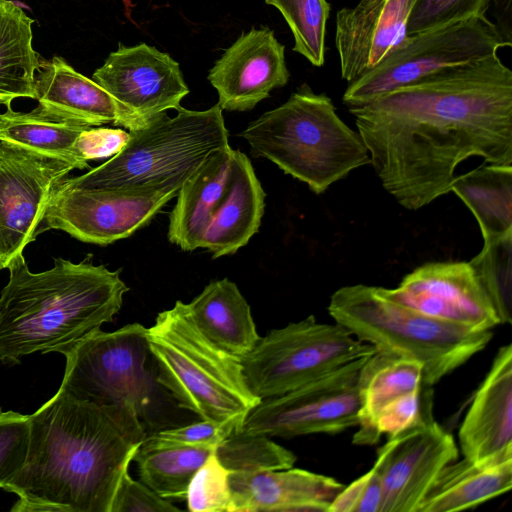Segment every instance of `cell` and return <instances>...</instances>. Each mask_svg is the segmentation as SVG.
<instances>
[{"instance_id": "6da1fadb", "label": "cell", "mask_w": 512, "mask_h": 512, "mask_svg": "<svg viewBox=\"0 0 512 512\" xmlns=\"http://www.w3.org/2000/svg\"><path fill=\"white\" fill-rule=\"evenodd\" d=\"M383 188L418 210L470 157L512 165V71L497 54L447 67L349 108Z\"/></svg>"}, {"instance_id": "7a4b0ae2", "label": "cell", "mask_w": 512, "mask_h": 512, "mask_svg": "<svg viewBox=\"0 0 512 512\" xmlns=\"http://www.w3.org/2000/svg\"><path fill=\"white\" fill-rule=\"evenodd\" d=\"M147 436L135 412L100 406L61 390L30 415L28 452L3 487L12 512H111L133 457Z\"/></svg>"}, {"instance_id": "3957f363", "label": "cell", "mask_w": 512, "mask_h": 512, "mask_svg": "<svg viewBox=\"0 0 512 512\" xmlns=\"http://www.w3.org/2000/svg\"><path fill=\"white\" fill-rule=\"evenodd\" d=\"M0 292V362L18 364L23 356L54 352L113 320L129 290L111 271L56 258L53 267L31 272L23 254L8 266Z\"/></svg>"}, {"instance_id": "277c9868", "label": "cell", "mask_w": 512, "mask_h": 512, "mask_svg": "<svg viewBox=\"0 0 512 512\" xmlns=\"http://www.w3.org/2000/svg\"><path fill=\"white\" fill-rule=\"evenodd\" d=\"M239 136L247 140L255 157L270 160L315 194L370 164L359 133L339 118L330 97L315 93L306 83Z\"/></svg>"}, {"instance_id": "5b68a950", "label": "cell", "mask_w": 512, "mask_h": 512, "mask_svg": "<svg viewBox=\"0 0 512 512\" xmlns=\"http://www.w3.org/2000/svg\"><path fill=\"white\" fill-rule=\"evenodd\" d=\"M327 310L336 323L376 351L419 362L425 387L462 366L493 336L492 330L425 315L391 299L377 286H344L333 293Z\"/></svg>"}, {"instance_id": "8992f818", "label": "cell", "mask_w": 512, "mask_h": 512, "mask_svg": "<svg viewBox=\"0 0 512 512\" xmlns=\"http://www.w3.org/2000/svg\"><path fill=\"white\" fill-rule=\"evenodd\" d=\"M147 333L142 324L131 323L112 332L97 329L57 348L54 352L66 358L59 390L100 406L131 408L147 435L167 428L169 412L178 405L157 381Z\"/></svg>"}, {"instance_id": "52a82bcc", "label": "cell", "mask_w": 512, "mask_h": 512, "mask_svg": "<svg viewBox=\"0 0 512 512\" xmlns=\"http://www.w3.org/2000/svg\"><path fill=\"white\" fill-rule=\"evenodd\" d=\"M157 381L181 409L202 420L246 415L261 401L250 390L241 363L197 327L186 303L160 312L148 328Z\"/></svg>"}, {"instance_id": "ba28073f", "label": "cell", "mask_w": 512, "mask_h": 512, "mask_svg": "<svg viewBox=\"0 0 512 512\" xmlns=\"http://www.w3.org/2000/svg\"><path fill=\"white\" fill-rule=\"evenodd\" d=\"M229 146L222 109L180 107L174 117L166 112L129 130L122 150L89 172L65 178L77 189L151 188L179 191L185 180L214 151Z\"/></svg>"}, {"instance_id": "9c48e42d", "label": "cell", "mask_w": 512, "mask_h": 512, "mask_svg": "<svg viewBox=\"0 0 512 512\" xmlns=\"http://www.w3.org/2000/svg\"><path fill=\"white\" fill-rule=\"evenodd\" d=\"M376 349L338 323L317 322L313 315L270 330L241 358L247 384L260 400L306 384Z\"/></svg>"}, {"instance_id": "30bf717a", "label": "cell", "mask_w": 512, "mask_h": 512, "mask_svg": "<svg viewBox=\"0 0 512 512\" xmlns=\"http://www.w3.org/2000/svg\"><path fill=\"white\" fill-rule=\"evenodd\" d=\"M511 46L486 16L406 35L376 67L348 83L342 101L348 108L359 107L441 69Z\"/></svg>"}, {"instance_id": "8fae6325", "label": "cell", "mask_w": 512, "mask_h": 512, "mask_svg": "<svg viewBox=\"0 0 512 512\" xmlns=\"http://www.w3.org/2000/svg\"><path fill=\"white\" fill-rule=\"evenodd\" d=\"M368 357L347 363L289 392L261 400L246 415L241 430L270 438H293L337 434L358 426L359 375Z\"/></svg>"}, {"instance_id": "7c38bea8", "label": "cell", "mask_w": 512, "mask_h": 512, "mask_svg": "<svg viewBox=\"0 0 512 512\" xmlns=\"http://www.w3.org/2000/svg\"><path fill=\"white\" fill-rule=\"evenodd\" d=\"M175 189H77L59 184L47 206L40 233L61 230L91 244L108 245L131 236L177 195Z\"/></svg>"}, {"instance_id": "4fadbf2b", "label": "cell", "mask_w": 512, "mask_h": 512, "mask_svg": "<svg viewBox=\"0 0 512 512\" xmlns=\"http://www.w3.org/2000/svg\"><path fill=\"white\" fill-rule=\"evenodd\" d=\"M75 162L0 141V269L40 234L49 201Z\"/></svg>"}, {"instance_id": "5bb4252c", "label": "cell", "mask_w": 512, "mask_h": 512, "mask_svg": "<svg viewBox=\"0 0 512 512\" xmlns=\"http://www.w3.org/2000/svg\"><path fill=\"white\" fill-rule=\"evenodd\" d=\"M377 451L383 491L381 512H417L439 472L458 459L453 436L432 416L431 402L421 417Z\"/></svg>"}, {"instance_id": "9a60e30c", "label": "cell", "mask_w": 512, "mask_h": 512, "mask_svg": "<svg viewBox=\"0 0 512 512\" xmlns=\"http://www.w3.org/2000/svg\"><path fill=\"white\" fill-rule=\"evenodd\" d=\"M391 299L430 317L475 330L500 323L494 305L470 262H428L407 274Z\"/></svg>"}, {"instance_id": "2e32d148", "label": "cell", "mask_w": 512, "mask_h": 512, "mask_svg": "<svg viewBox=\"0 0 512 512\" xmlns=\"http://www.w3.org/2000/svg\"><path fill=\"white\" fill-rule=\"evenodd\" d=\"M92 79L143 121L169 109L178 110L189 94L179 63L146 43L119 44Z\"/></svg>"}, {"instance_id": "e0dca14e", "label": "cell", "mask_w": 512, "mask_h": 512, "mask_svg": "<svg viewBox=\"0 0 512 512\" xmlns=\"http://www.w3.org/2000/svg\"><path fill=\"white\" fill-rule=\"evenodd\" d=\"M289 77L285 47L268 27L243 32L208 74L218 93L217 104L228 111L254 108L272 90L285 86Z\"/></svg>"}, {"instance_id": "ac0fdd59", "label": "cell", "mask_w": 512, "mask_h": 512, "mask_svg": "<svg viewBox=\"0 0 512 512\" xmlns=\"http://www.w3.org/2000/svg\"><path fill=\"white\" fill-rule=\"evenodd\" d=\"M416 0H359L337 12L335 46L348 83L376 67L406 36Z\"/></svg>"}, {"instance_id": "d6986e66", "label": "cell", "mask_w": 512, "mask_h": 512, "mask_svg": "<svg viewBox=\"0 0 512 512\" xmlns=\"http://www.w3.org/2000/svg\"><path fill=\"white\" fill-rule=\"evenodd\" d=\"M36 112L87 126L112 123L134 130L146 121L133 115L93 79L54 56L43 60L34 78Z\"/></svg>"}, {"instance_id": "ffe728a7", "label": "cell", "mask_w": 512, "mask_h": 512, "mask_svg": "<svg viewBox=\"0 0 512 512\" xmlns=\"http://www.w3.org/2000/svg\"><path fill=\"white\" fill-rule=\"evenodd\" d=\"M459 444L471 461L512 458V345L501 346L461 423Z\"/></svg>"}, {"instance_id": "44dd1931", "label": "cell", "mask_w": 512, "mask_h": 512, "mask_svg": "<svg viewBox=\"0 0 512 512\" xmlns=\"http://www.w3.org/2000/svg\"><path fill=\"white\" fill-rule=\"evenodd\" d=\"M231 512H328L345 486L299 468L230 472Z\"/></svg>"}, {"instance_id": "7402d4cb", "label": "cell", "mask_w": 512, "mask_h": 512, "mask_svg": "<svg viewBox=\"0 0 512 512\" xmlns=\"http://www.w3.org/2000/svg\"><path fill=\"white\" fill-rule=\"evenodd\" d=\"M265 196L249 158L234 150L227 188L208 221L199 248L209 250L215 259L245 246L259 230Z\"/></svg>"}, {"instance_id": "603a6c76", "label": "cell", "mask_w": 512, "mask_h": 512, "mask_svg": "<svg viewBox=\"0 0 512 512\" xmlns=\"http://www.w3.org/2000/svg\"><path fill=\"white\" fill-rule=\"evenodd\" d=\"M234 149L212 152L185 180L169 215L168 239L183 251L199 248L200 239L227 188Z\"/></svg>"}, {"instance_id": "cb8c5ba5", "label": "cell", "mask_w": 512, "mask_h": 512, "mask_svg": "<svg viewBox=\"0 0 512 512\" xmlns=\"http://www.w3.org/2000/svg\"><path fill=\"white\" fill-rule=\"evenodd\" d=\"M187 306L200 331L237 358L251 352L261 338L249 304L228 278L210 282Z\"/></svg>"}, {"instance_id": "d4e9b609", "label": "cell", "mask_w": 512, "mask_h": 512, "mask_svg": "<svg viewBox=\"0 0 512 512\" xmlns=\"http://www.w3.org/2000/svg\"><path fill=\"white\" fill-rule=\"evenodd\" d=\"M512 487V458L447 464L430 486L417 512H453L474 508Z\"/></svg>"}, {"instance_id": "484cf974", "label": "cell", "mask_w": 512, "mask_h": 512, "mask_svg": "<svg viewBox=\"0 0 512 512\" xmlns=\"http://www.w3.org/2000/svg\"><path fill=\"white\" fill-rule=\"evenodd\" d=\"M423 387V367L414 360L375 351L364 362L359 375L360 409L357 445L378 442L374 422L378 413L395 399Z\"/></svg>"}, {"instance_id": "4316f807", "label": "cell", "mask_w": 512, "mask_h": 512, "mask_svg": "<svg viewBox=\"0 0 512 512\" xmlns=\"http://www.w3.org/2000/svg\"><path fill=\"white\" fill-rule=\"evenodd\" d=\"M34 20L10 0H0V103L35 99L34 78L44 59L32 46Z\"/></svg>"}, {"instance_id": "83f0119b", "label": "cell", "mask_w": 512, "mask_h": 512, "mask_svg": "<svg viewBox=\"0 0 512 512\" xmlns=\"http://www.w3.org/2000/svg\"><path fill=\"white\" fill-rule=\"evenodd\" d=\"M451 191L476 218L484 243L512 234V165L489 164L456 176Z\"/></svg>"}, {"instance_id": "f1b7e54d", "label": "cell", "mask_w": 512, "mask_h": 512, "mask_svg": "<svg viewBox=\"0 0 512 512\" xmlns=\"http://www.w3.org/2000/svg\"><path fill=\"white\" fill-rule=\"evenodd\" d=\"M89 127L92 126L54 119L35 110L17 112L11 106L0 113V141L75 162L79 169L89 165L77 159L74 144L80 133Z\"/></svg>"}, {"instance_id": "f546056e", "label": "cell", "mask_w": 512, "mask_h": 512, "mask_svg": "<svg viewBox=\"0 0 512 512\" xmlns=\"http://www.w3.org/2000/svg\"><path fill=\"white\" fill-rule=\"evenodd\" d=\"M216 447L173 446L145 448L140 446L136 462L140 481L166 500H183L196 471Z\"/></svg>"}, {"instance_id": "4dcf8cb0", "label": "cell", "mask_w": 512, "mask_h": 512, "mask_svg": "<svg viewBox=\"0 0 512 512\" xmlns=\"http://www.w3.org/2000/svg\"><path fill=\"white\" fill-rule=\"evenodd\" d=\"M264 1L276 7L286 20L294 37L293 51L304 56L313 66H323L330 3L327 0Z\"/></svg>"}, {"instance_id": "1f68e13d", "label": "cell", "mask_w": 512, "mask_h": 512, "mask_svg": "<svg viewBox=\"0 0 512 512\" xmlns=\"http://www.w3.org/2000/svg\"><path fill=\"white\" fill-rule=\"evenodd\" d=\"M220 463L230 472H255L293 467L296 455L266 435L235 431L215 449Z\"/></svg>"}, {"instance_id": "d6a6232c", "label": "cell", "mask_w": 512, "mask_h": 512, "mask_svg": "<svg viewBox=\"0 0 512 512\" xmlns=\"http://www.w3.org/2000/svg\"><path fill=\"white\" fill-rule=\"evenodd\" d=\"M501 324L512 320V234L484 243L471 261Z\"/></svg>"}, {"instance_id": "836d02e7", "label": "cell", "mask_w": 512, "mask_h": 512, "mask_svg": "<svg viewBox=\"0 0 512 512\" xmlns=\"http://www.w3.org/2000/svg\"><path fill=\"white\" fill-rule=\"evenodd\" d=\"M230 471L218 460L215 451L196 471L187 492V508L191 512H231Z\"/></svg>"}, {"instance_id": "e575fe53", "label": "cell", "mask_w": 512, "mask_h": 512, "mask_svg": "<svg viewBox=\"0 0 512 512\" xmlns=\"http://www.w3.org/2000/svg\"><path fill=\"white\" fill-rule=\"evenodd\" d=\"M244 419V416H235L224 421L201 419L191 424L161 429L148 434L140 446L145 448L217 447L242 428Z\"/></svg>"}, {"instance_id": "d590c367", "label": "cell", "mask_w": 512, "mask_h": 512, "mask_svg": "<svg viewBox=\"0 0 512 512\" xmlns=\"http://www.w3.org/2000/svg\"><path fill=\"white\" fill-rule=\"evenodd\" d=\"M490 7L491 0H416L407 22L406 35L486 16Z\"/></svg>"}, {"instance_id": "8d00e7d4", "label": "cell", "mask_w": 512, "mask_h": 512, "mask_svg": "<svg viewBox=\"0 0 512 512\" xmlns=\"http://www.w3.org/2000/svg\"><path fill=\"white\" fill-rule=\"evenodd\" d=\"M30 415L0 408V488L23 467L29 445Z\"/></svg>"}, {"instance_id": "74e56055", "label": "cell", "mask_w": 512, "mask_h": 512, "mask_svg": "<svg viewBox=\"0 0 512 512\" xmlns=\"http://www.w3.org/2000/svg\"><path fill=\"white\" fill-rule=\"evenodd\" d=\"M382 498L380 475L373 466L361 477L343 487L328 512H381Z\"/></svg>"}, {"instance_id": "f35d334b", "label": "cell", "mask_w": 512, "mask_h": 512, "mask_svg": "<svg viewBox=\"0 0 512 512\" xmlns=\"http://www.w3.org/2000/svg\"><path fill=\"white\" fill-rule=\"evenodd\" d=\"M422 389L405 394L387 404L376 416L374 432L377 440L382 435L392 436L415 423L422 415L431 397L426 401L421 396Z\"/></svg>"}, {"instance_id": "ab89813d", "label": "cell", "mask_w": 512, "mask_h": 512, "mask_svg": "<svg viewBox=\"0 0 512 512\" xmlns=\"http://www.w3.org/2000/svg\"><path fill=\"white\" fill-rule=\"evenodd\" d=\"M171 501L156 494L141 481L125 473L116 492L111 512H179Z\"/></svg>"}, {"instance_id": "60d3db41", "label": "cell", "mask_w": 512, "mask_h": 512, "mask_svg": "<svg viewBox=\"0 0 512 512\" xmlns=\"http://www.w3.org/2000/svg\"><path fill=\"white\" fill-rule=\"evenodd\" d=\"M129 132L123 129L93 128L82 131L74 144V152L79 161L88 165V161L113 157L126 144Z\"/></svg>"}, {"instance_id": "b9f144b4", "label": "cell", "mask_w": 512, "mask_h": 512, "mask_svg": "<svg viewBox=\"0 0 512 512\" xmlns=\"http://www.w3.org/2000/svg\"><path fill=\"white\" fill-rule=\"evenodd\" d=\"M495 26L506 42L512 45V0H491Z\"/></svg>"}]
</instances>
